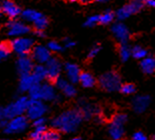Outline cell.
<instances>
[{
    "mask_svg": "<svg viewBox=\"0 0 155 140\" xmlns=\"http://www.w3.org/2000/svg\"><path fill=\"white\" fill-rule=\"evenodd\" d=\"M36 82L33 75L31 73L29 74H22L20 75V80H19V90L21 92H28L32 86H33Z\"/></svg>",
    "mask_w": 155,
    "mask_h": 140,
    "instance_id": "obj_18",
    "label": "cell"
},
{
    "mask_svg": "<svg viewBox=\"0 0 155 140\" xmlns=\"http://www.w3.org/2000/svg\"><path fill=\"white\" fill-rule=\"evenodd\" d=\"M119 90L125 95H131L135 92L136 88H135V86L133 84H131V83H126V84L121 85Z\"/></svg>",
    "mask_w": 155,
    "mask_h": 140,
    "instance_id": "obj_33",
    "label": "cell"
},
{
    "mask_svg": "<svg viewBox=\"0 0 155 140\" xmlns=\"http://www.w3.org/2000/svg\"><path fill=\"white\" fill-rule=\"evenodd\" d=\"M127 121V115L123 113H118L113 117L109 125L110 137L113 140H120L124 135V124Z\"/></svg>",
    "mask_w": 155,
    "mask_h": 140,
    "instance_id": "obj_5",
    "label": "cell"
},
{
    "mask_svg": "<svg viewBox=\"0 0 155 140\" xmlns=\"http://www.w3.org/2000/svg\"><path fill=\"white\" fill-rule=\"evenodd\" d=\"M31 57L33 61L37 62L38 64H46V62L50 59L51 51L47 48V46L43 45H35L32 48L31 51Z\"/></svg>",
    "mask_w": 155,
    "mask_h": 140,
    "instance_id": "obj_9",
    "label": "cell"
},
{
    "mask_svg": "<svg viewBox=\"0 0 155 140\" xmlns=\"http://www.w3.org/2000/svg\"><path fill=\"white\" fill-rule=\"evenodd\" d=\"M7 124H8V119H6L4 117L0 118V128L5 129L6 126H7Z\"/></svg>",
    "mask_w": 155,
    "mask_h": 140,
    "instance_id": "obj_41",
    "label": "cell"
},
{
    "mask_svg": "<svg viewBox=\"0 0 155 140\" xmlns=\"http://www.w3.org/2000/svg\"><path fill=\"white\" fill-rule=\"evenodd\" d=\"M31 74L33 75V77L36 80V82L40 83L42 80L47 78V70H46L45 65H43V64L34 65Z\"/></svg>",
    "mask_w": 155,
    "mask_h": 140,
    "instance_id": "obj_23",
    "label": "cell"
},
{
    "mask_svg": "<svg viewBox=\"0 0 155 140\" xmlns=\"http://www.w3.org/2000/svg\"><path fill=\"white\" fill-rule=\"evenodd\" d=\"M132 140H147V138L144 133L138 131V132H135L132 135Z\"/></svg>",
    "mask_w": 155,
    "mask_h": 140,
    "instance_id": "obj_39",
    "label": "cell"
},
{
    "mask_svg": "<svg viewBox=\"0 0 155 140\" xmlns=\"http://www.w3.org/2000/svg\"><path fill=\"white\" fill-rule=\"evenodd\" d=\"M140 67L146 74H153L155 72V58L152 56H146L141 60Z\"/></svg>",
    "mask_w": 155,
    "mask_h": 140,
    "instance_id": "obj_20",
    "label": "cell"
},
{
    "mask_svg": "<svg viewBox=\"0 0 155 140\" xmlns=\"http://www.w3.org/2000/svg\"><path fill=\"white\" fill-rule=\"evenodd\" d=\"M45 131H46L45 125L37 126V127H34V130L31 132V134H30V138H31V139L42 138V135L44 134V132H45Z\"/></svg>",
    "mask_w": 155,
    "mask_h": 140,
    "instance_id": "obj_31",
    "label": "cell"
},
{
    "mask_svg": "<svg viewBox=\"0 0 155 140\" xmlns=\"http://www.w3.org/2000/svg\"><path fill=\"white\" fill-rule=\"evenodd\" d=\"M96 2H99V3H106L108 1H110V0H95Z\"/></svg>",
    "mask_w": 155,
    "mask_h": 140,
    "instance_id": "obj_45",
    "label": "cell"
},
{
    "mask_svg": "<svg viewBox=\"0 0 155 140\" xmlns=\"http://www.w3.org/2000/svg\"><path fill=\"white\" fill-rule=\"evenodd\" d=\"M6 28H7V34L13 38L25 36L30 32V27L23 20L22 21L17 19L9 20L7 25H6Z\"/></svg>",
    "mask_w": 155,
    "mask_h": 140,
    "instance_id": "obj_7",
    "label": "cell"
},
{
    "mask_svg": "<svg viewBox=\"0 0 155 140\" xmlns=\"http://www.w3.org/2000/svg\"><path fill=\"white\" fill-rule=\"evenodd\" d=\"M3 15V11H2V7H1V4H0V16Z\"/></svg>",
    "mask_w": 155,
    "mask_h": 140,
    "instance_id": "obj_46",
    "label": "cell"
},
{
    "mask_svg": "<svg viewBox=\"0 0 155 140\" xmlns=\"http://www.w3.org/2000/svg\"><path fill=\"white\" fill-rule=\"evenodd\" d=\"M55 87L59 89L66 97H74L76 95V89L73 86V83L69 82L68 80H65L64 78L58 77L55 80Z\"/></svg>",
    "mask_w": 155,
    "mask_h": 140,
    "instance_id": "obj_14",
    "label": "cell"
},
{
    "mask_svg": "<svg viewBox=\"0 0 155 140\" xmlns=\"http://www.w3.org/2000/svg\"><path fill=\"white\" fill-rule=\"evenodd\" d=\"M72 2H81V3H84V2H87L88 0H70Z\"/></svg>",
    "mask_w": 155,
    "mask_h": 140,
    "instance_id": "obj_44",
    "label": "cell"
},
{
    "mask_svg": "<svg viewBox=\"0 0 155 140\" xmlns=\"http://www.w3.org/2000/svg\"><path fill=\"white\" fill-rule=\"evenodd\" d=\"M134 13H137L135 11V9L133 8V6L128 3V4L122 6L121 8H119L116 11V17L118 20H125L127 19L128 17H130L131 15L134 14Z\"/></svg>",
    "mask_w": 155,
    "mask_h": 140,
    "instance_id": "obj_21",
    "label": "cell"
},
{
    "mask_svg": "<svg viewBox=\"0 0 155 140\" xmlns=\"http://www.w3.org/2000/svg\"><path fill=\"white\" fill-rule=\"evenodd\" d=\"M150 104V97L148 95H140L136 96L132 101L133 110L137 113H142Z\"/></svg>",
    "mask_w": 155,
    "mask_h": 140,
    "instance_id": "obj_17",
    "label": "cell"
},
{
    "mask_svg": "<svg viewBox=\"0 0 155 140\" xmlns=\"http://www.w3.org/2000/svg\"><path fill=\"white\" fill-rule=\"evenodd\" d=\"M111 31L113 33L114 37L119 41L121 44H125L130 38V31L127 28L126 25H124L123 23L118 22L113 24L111 27Z\"/></svg>",
    "mask_w": 155,
    "mask_h": 140,
    "instance_id": "obj_11",
    "label": "cell"
},
{
    "mask_svg": "<svg viewBox=\"0 0 155 140\" xmlns=\"http://www.w3.org/2000/svg\"><path fill=\"white\" fill-rule=\"evenodd\" d=\"M1 140H7V139H1Z\"/></svg>",
    "mask_w": 155,
    "mask_h": 140,
    "instance_id": "obj_50",
    "label": "cell"
},
{
    "mask_svg": "<svg viewBox=\"0 0 155 140\" xmlns=\"http://www.w3.org/2000/svg\"><path fill=\"white\" fill-rule=\"evenodd\" d=\"M99 85L108 92H114L121 87V77L116 71H109L102 74L99 78Z\"/></svg>",
    "mask_w": 155,
    "mask_h": 140,
    "instance_id": "obj_3",
    "label": "cell"
},
{
    "mask_svg": "<svg viewBox=\"0 0 155 140\" xmlns=\"http://www.w3.org/2000/svg\"><path fill=\"white\" fill-rule=\"evenodd\" d=\"M119 55L122 61H127L128 59L131 57L132 52H131V48L128 46L126 43L125 44H121L119 48Z\"/></svg>",
    "mask_w": 155,
    "mask_h": 140,
    "instance_id": "obj_27",
    "label": "cell"
},
{
    "mask_svg": "<svg viewBox=\"0 0 155 140\" xmlns=\"http://www.w3.org/2000/svg\"><path fill=\"white\" fill-rule=\"evenodd\" d=\"M34 67V63L32 57L28 55H21L19 56L17 61H16V68L19 74H29L32 72Z\"/></svg>",
    "mask_w": 155,
    "mask_h": 140,
    "instance_id": "obj_13",
    "label": "cell"
},
{
    "mask_svg": "<svg viewBox=\"0 0 155 140\" xmlns=\"http://www.w3.org/2000/svg\"><path fill=\"white\" fill-rule=\"evenodd\" d=\"M115 17V14L111 10H107L105 11L103 14H100V18H99V23L102 25H107L110 24V23L113 21V19Z\"/></svg>",
    "mask_w": 155,
    "mask_h": 140,
    "instance_id": "obj_25",
    "label": "cell"
},
{
    "mask_svg": "<svg viewBox=\"0 0 155 140\" xmlns=\"http://www.w3.org/2000/svg\"><path fill=\"white\" fill-rule=\"evenodd\" d=\"M34 34L37 36V37H39V38H43V37H45V33H44V31L43 30H35L34 31Z\"/></svg>",
    "mask_w": 155,
    "mask_h": 140,
    "instance_id": "obj_42",
    "label": "cell"
},
{
    "mask_svg": "<svg viewBox=\"0 0 155 140\" xmlns=\"http://www.w3.org/2000/svg\"><path fill=\"white\" fill-rule=\"evenodd\" d=\"M2 111H3V109H1V108H0V118L2 117Z\"/></svg>",
    "mask_w": 155,
    "mask_h": 140,
    "instance_id": "obj_48",
    "label": "cell"
},
{
    "mask_svg": "<svg viewBox=\"0 0 155 140\" xmlns=\"http://www.w3.org/2000/svg\"><path fill=\"white\" fill-rule=\"evenodd\" d=\"M45 123V118L44 117H40V118H37L33 120V126L34 127H37V126H42L44 125Z\"/></svg>",
    "mask_w": 155,
    "mask_h": 140,
    "instance_id": "obj_40",
    "label": "cell"
},
{
    "mask_svg": "<svg viewBox=\"0 0 155 140\" xmlns=\"http://www.w3.org/2000/svg\"><path fill=\"white\" fill-rule=\"evenodd\" d=\"M40 100H42V101H59L60 97L56 93V90L53 85L44 83V84H41Z\"/></svg>",
    "mask_w": 155,
    "mask_h": 140,
    "instance_id": "obj_15",
    "label": "cell"
},
{
    "mask_svg": "<svg viewBox=\"0 0 155 140\" xmlns=\"http://www.w3.org/2000/svg\"><path fill=\"white\" fill-rule=\"evenodd\" d=\"M145 5L155 8V0H145Z\"/></svg>",
    "mask_w": 155,
    "mask_h": 140,
    "instance_id": "obj_43",
    "label": "cell"
},
{
    "mask_svg": "<svg viewBox=\"0 0 155 140\" xmlns=\"http://www.w3.org/2000/svg\"><path fill=\"white\" fill-rule=\"evenodd\" d=\"M43 15L42 13L38 12L37 10H34V9H25L23 10L20 14V17L24 22H30V23H33L36 21L37 19H39L41 16Z\"/></svg>",
    "mask_w": 155,
    "mask_h": 140,
    "instance_id": "obj_19",
    "label": "cell"
},
{
    "mask_svg": "<svg viewBox=\"0 0 155 140\" xmlns=\"http://www.w3.org/2000/svg\"><path fill=\"white\" fill-rule=\"evenodd\" d=\"M30 140H42V138H35V139H30Z\"/></svg>",
    "mask_w": 155,
    "mask_h": 140,
    "instance_id": "obj_49",
    "label": "cell"
},
{
    "mask_svg": "<svg viewBox=\"0 0 155 140\" xmlns=\"http://www.w3.org/2000/svg\"><path fill=\"white\" fill-rule=\"evenodd\" d=\"M40 93H41V83H35L28 91L29 98L40 100Z\"/></svg>",
    "mask_w": 155,
    "mask_h": 140,
    "instance_id": "obj_26",
    "label": "cell"
},
{
    "mask_svg": "<svg viewBox=\"0 0 155 140\" xmlns=\"http://www.w3.org/2000/svg\"><path fill=\"white\" fill-rule=\"evenodd\" d=\"M1 7H2L3 14L10 20L16 19L18 16H20L22 12L20 7L14 1H12V0H4L1 3Z\"/></svg>",
    "mask_w": 155,
    "mask_h": 140,
    "instance_id": "obj_12",
    "label": "cell"
},
{
    "mask_svg": "<svg viewBox=\"0 0 155 140\" xmlns=\"http://www.w3.org/2000/svg\"><path fill=\"white\" fill-rule=\"evenodd\" d=\"M28 118L23 115L16 116L8 120V124L4 129V132L7 134H14L20 133L28 127Z\"/></svg>",
    "mask_w": 155,
    "mask_h": 140,
    "instance_id": "obj_8",
    "label": "cell"
},
{
    "mask_svg": "<svg viewBox=\"0 0 155 140\" xmlns=\"http://www.w3.org/2000/svg\"><path fill=\"white\" fill-rule=\"evenodd\" d=\"M46 70H47V78L52 81H55L59 77L62 71V64L60 60L56 57H51L45 64Z\"/></svg>",
    "mask_w": 155,
    "mask_h": 140,
    "instance_id": "obj_10",
    "label": "cell"
},
{
    "mask_svg": "<svg viewBox=\"0 0 155 140\" xmlns=\"http://www.w3.org/2000/svg\"><path fill=\"white\" fill-rule=\"evenodd\" d=\"M33 26L35 30H43L44 31L46 27L48 26V19L46 18L44 15H42L40 18L37 19L33 23Z\"/></svg>",
    "mask_w": 155,
    "mask_h": 140,
    "instance_id": "obj_29",
    "label": "cell"
},
{
    "mask_svg": "<svg viewBox=\"0 0 155 140\" xmlns=\"http://www.w3.org/2000/svg\"><path fill=\"white\" fill-rule=\"evenodd\" d=\"M101 50V47H100V45H98V44H95L93 45L92 47L90 48V50H89V52H88V54H87V57L88 58H94L95 56H96L98 53H99V51Z\"/></svg>",
    "mask_w": 155,
    "mask_h": 140,
    "instance_id": "obj_37",
    "label": "cell"
},
{
    "mask_svg": "<svg viewBox=\"0 0 155 140\" xmlns=\"http://www.w3.org/2000/svg\"><path fill=\"white\" fill-rule=\"evenodd\" d=\"M99 18H100V15L89 16L86 19V21L84 22V26H86V27H93V26L99 23Z\"/></svg>",
    "mask_w": 155,
    "mask_h": 140,
    "instance_id": "obj_34",
    "label": "cell"
},
{
    "mask_svg": "<svg viewBox=\"0 0 155 140\" xmlns=\"http://www.w3.org/2000/svg\"><path fill=\"white\" fill-rule=\"evenodd\" d=\"M71 140H81L80 137H74V138H72Z\"/></svg>",
    "mask_w": 155,
    "mask_h": 140,
    "instance_id": "obj_47",
    "label": "cell"
},
{
    "mask_svg": "<svg viewBox=\"0 0 155 140\" xmlns=\"http://www.w3.org/2000/svg\"><path fill=\"white\" fill-rule=\"evenodd\" d=\"M11 52L10 45L8 43H0V61L3 59H6Z\"/></svg>",
    "mask_w": 155,
    "mask_h": 140,
    "instance_id": "obj_30",
    "label": "cell"
},
{
    "mask_svg": "<svg viewBox=\"0 0 155 140\" xmlns=\"http://www.w3.org/2000/svg\"><path fill=\"white\" fill-rule=\"evenodd\" d=\"M83 119L79 109L67 110L52 120V126L64 133H72L78 128Z\"/></svg>",
    "mask_w": 155,
    "mask_h": 140,
    "instance_id": "obj_1",
    "label": "cell"
},
{
    "mask_svg": "<svg viewBox=\"0 0 155 140\" xmlns=\"http://www.w3.org/2000/svg\"><path fill=\"white\" fill-rule=\"evenodd\" d=\"M131 52H132V56L136 59H140L142 60L147 56V51L144 48H142L141 46H134V47L131 49Z\"/></svg>",
    "mask_w": 155,
    "mask_h": 140,
    "instance_id": "obj_28",
    "label": "cell"
},
{
    "mask_svg": "<svg viewBox=\"0 0 155 140\" xmlns=\"http://www.w3.org/2000/svg\"><path fill=\"white\" fill-rule=\"evenodd\" d=\"M82 113V116L85 119H89L91 118V116H93L95 114H98V108L96 106H93L89 103L86 102H82L80 103V109H79Z\"/></svg>",
    "mask_w": 155,
    "mask_h": 140,
    "instance_id": "obj_22",
    "label": "cell"
},
{
    "mask_svg": "<svg viewBox=\"0 0 155 140\" xmlns=\"http://www.w3.org/2000/svg\"><path fill=\"white\" fill-rule=\"evenodd\" d=\"M47 48L50 50L51 52H60L63 50L64 47L57 41H50V42H48Z\"/></svg>",
    "mask_w": 155,
    "mask_h": 140,
    "instance_id": "obj_35",
    "label": "cell"
},
{
    "mask_svg": "<svg viewBox=\"0 0 155 140\" xmlns=\"http://www.w3.org/2000/svg\"><path fill=\"white\" fill-rule=\"evenodd\" d=\"M9 45L12 51L15 52L17 55H28L32 51V48L34 47V40L30 37L21 36V37L13 38Z\"/></svg>",
    "mask_w": 155,
    "mask_h": 140,
    "instance_id": "obj_4",
    "label": "cell"
},
{
    "mask_svg": "<svg viewBox=\"0 0 155 140\" xmlns=\"http://www.w3.org/2000/svg\"><path fill=\"white\" fill-rule=\"evenodd\" d=\"M75 45H76V43L70 38H65L63 40V47L64 48H72V47H74Z\"/></svg>",
    "mask_w": 155,
    "mask_h": 140,
    "instance_id": "obj_38",
    "label": "cell"
},
{
    "mask_svg": "<svg viewBox=\"0 0 155 140\" xmlns=\"http://www.w3.org/2000/svg\"><path fill=\"white\" fill-rule=\"evenodd\" d=\"M129 3L133 6L135 11L139 12L140 10L143 8V6L145 5V0H131Z\"/></svg>",
    "mask_w": 155,
    "mask_h": 140,
    "instance_id": "obj_36",
    "label": "cell"
},
{
    "mask_svg": "<svg viewBox=\"0 0 155 140\" xmlns=\"http://www.w3.org/2000/svg\"><path fill=\"white\" fill-rule=\"evenodd\" d=\"M60 136L56 130H48L42 135V140H59Z\"/></svg>",
    "mask_w": 155,
    "mask_h": 140,
    "instance_id": "obj_32",
    "label": "cell"
},
{
    "mask_svg": "<svg viewBox=\"0 0 155 140\" xmlns=\"http://www.w3.org/2000/svg\"><path fill=\"white\" fill-rule=\"evenodd\" d=\"M30 101V98L26 97V96H20L19 98H17L14 102H12L11 104H9L8 106L3 109L2 111V117H4L6 119H11L16 116L22 115L23 113L26 112Z\"/></svg>",
    "mask_w": 155,
    "mask_h": 140,
    "instance_id": "obj_2",
    "label": "cell"
},
{
    "mask_svg": "<svg viewBox=\"0 0 155 140\" xmlns=\"http://www.w3.org/2000/svg\"><path fill=\"white\" fill-rule=\"evenodd\" d=\"M80 84L85 88H91L93 87L96 83V80H95L94 76L90 74L88 72H81L80 76H79V81Z\"/></svg>",
    "mask_w": 155,
    "mask_h": 140,
    "instance_id": "obj_24",
    "label": "cell"
},
{
    "mask_svg": "<svg viewBox=\"0 0 155 140\" xmlns=\"http://www.w3.org/2000/svg\"><path fill=\"white\" fill-rule=\"evenodd\" d=\"M153 139H154V140H155V136H154V138H153Z\"/></svg>",
    "mask_w": 155,
    "mask_h": 140,
    "instance_id": "obj_51",
    "label": "cell"
},
{
    "mask_svg": "<svg viewBox=\"0 0 155 140\" xmlns=\"http://www.w3.org/2000/svg\"><path fill=\"white\" fill-rule=\"evenodd\" d=\"M48 107L42 100H36V99H30L28 104L27 110H26V117L29 120H35L37 118L43 117L44 114L47 112Z\"/></svg>",
    "mask_w": 155,
    "mask_h": 140,
    "instance_id": "obj_6",
    "label": "cell"
},
{
    "mask_svg": "<svg viewBox=\"0 0 155 140\" xmlns=\"http://www.w3.org/2000/svg\"><path fill=\"white\" fill-rule=\"evenodd\" d=\"M63 69L69 82L76 83L79 81V76L81 74V70L77 64L72 62H66L64 64Z\"/></svg>",
    "mask_w": 155,
    "mask_h": 140,
    "instance_id": "obj_16",
    "label": "cell"
}]
</instances>
